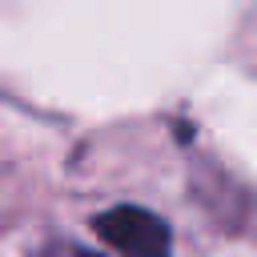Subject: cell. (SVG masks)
I'll list each match as a JSON object with an SVG mask.
<instances>
[{
	"label": "cell",
	"instance_id": "6da1fadb",
	"mask_svg": "<svg viewBox=\"0 0 257 257\" xmlns=\"http://www.w3.org/2000/svg\"><path fill=\"white\" fill-rule=\"evenodd\" d=\"M92 229H96L100 241H108L124 257H169V249H173L169 225L157 213L141 209V205L104 209V213L92 217Z\"/></svg>",
	"mask_w": 257,
	"mask_h": 257
}]
</instances>
